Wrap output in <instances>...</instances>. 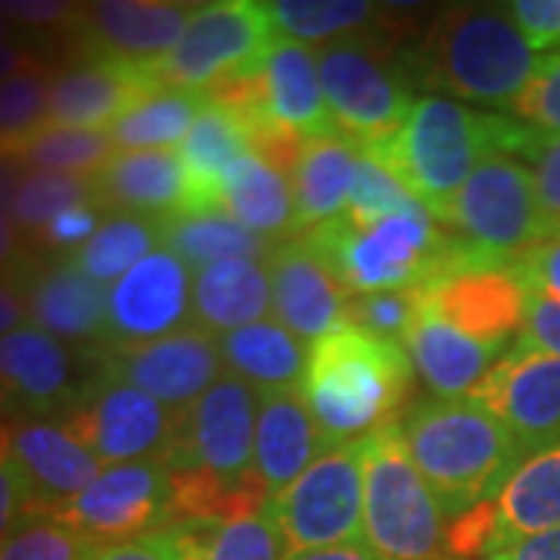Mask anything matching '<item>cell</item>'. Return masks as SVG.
<instances>
[{
	"instance_id": "obj_1",
	"label": "cell",
	"mask_w": 560,
	"mask_h": 560,
	"mask_svg": "<svg viewBox=\"0 0 560 560\" xmlns=\"http://www.w3.org/2000/svg\"><path fill=\"white\" fill-rule=\"evenodd\" d=\"M533 128L508 116L477 113L452 97L423 94L411 106L399 135L371 153L433 219L442 221L464 180L486 156L523 153Z\"/></svg>"
},
{
	"instance_id": "obj_2",
	"label": "cell",
	"mask_w": 560,
	"mask_h": 560,
	"mask_svg": "<svg viewBox=\"0 0 560 560\" xmlns=\"http://www.w3.org/2000/svg\"><path fill=\"white\" fill-rule=\"evenodd\" d=\"M396 427L448 521L495 499L526 460L508 427L467 396L418 401Z\"/></svg>"
},
{
	"instance_id": "obj_3",
	"label": "cell",
	"mask_w": 560,
	"mask_h": 560,
	"mask_svg": "<svg viewBox=\"0 0 560 560\" xmlns=\"http://www.w3.org/2000/svg\"><path fill=\"white\" fill-rule=\"evenodd\" d=\"M415 364L405 346L342 324L312 342L302 393L330 445L361 442L396 423Z\"/></svg>"
},
{
	"instance_id": "obj_4",
	"label": "cell",
	"mask_w": 560,
	"mask_h": 560,
	"mask_svg": "<svg viewBox=\"0 0 560 560\" xmlns=\"http://www.w3.org/2000/svg\"><path fill=\"white\" fill-rule=\"evenodd\" d=\"M541 54L523 38L508 7L458 3L442 10L418 50L427 88L492 109H511L539 72Z\"/></svg>"
},
{
	"instance_id": "obj_5",
	"label": "cell",
	"mask_w": 560,
	"mask_h": 560,
	"mask_svg": "<svg viewBox=\"0 0 560 560\" xmlns=\"http://www.w3.org/2000/svg\"><path fill=\"white\" fill-rule=\"evenodd\" d=\"M300 241L352 296L427 287L440 278L452 249V234L442 231L427 209L374 224H352L340 215L302 234Z\"/></svg>"
},
{
	"instance_id": "obj_6",
	"label": "cell",
	"mask_w": 560,
	"mask_h": 560,
	"mask_svg": "<svg viewBox=\"0 0 560 560\" xmlns=\"http://www.w3.org/2000/svg\"><path fill=\"white\" fill-rule=\"evenodd\" d=\"M448 517L389 423L364 440V545L377 560H445Z\"/></svg>"
},
{
	"instance_id": "obj_7",
	"label": "cell",
	"mask_w": 560,
	"mask_h": 560,
	"mask_svg": "<svg viewBox=\"0 0 560 560\" xmlns=\"http://www.w3.org/2000/svg\"><path fill=\"white\" fill-rule=\"evenodd\" d=\"M442 224L480 261L511 268L533 246L551 241L529 165L514 153H492L464 180Z\"/></svg>"
},
{
	"instance_id": "obj_8",
	"label": "cell",
	"mask_w": 560,
	"mask_h": 560,
	"mask_svg": "<svg viewBox=\"0 0 560 560\" xmlns=\"http://www.w3.org/2000/svg\"><path fill=\"white\" fill-rule=\"evenodd\" d=\"M265 3L219 0L194 10L180 40L153 66L160 88L212 94L221 84L249 79L275 47Z\"/></svg>"
},
{
	"instance_id": "obj_9",
	"label": "cell",
	"mask_w": 560,
	"mask_h": 560,
	"mask_svg": "<svg viewBox=\"0 0 560 560\" xmlns=\"http://www.w3.org/2000/svg\"><path fill=\"white\" fill-rule=\"evenodd\" d=\"M287 555L364 541V440L334 445L268 501Z\"/></svg>"
},
{
	"instance_id": "obj_10",
	"label": "cell",
	"mask_w": 560,
	"mask_h": 560,
	"mask_svg": "<svg viewBox=\"0 0 560 560\" xmlns=\"http://www.w3.org/2000/svg\"><path fill=\"white\" fill-rule=\"evenodd\" d=\"M259 393L234 374H221L200 399L180 408L162 460L168 470H197L224 482H253Z\"/></svg>"
},
{
	"instance_id": "obj_11",
	"label": "cell",
	"mask_w": 560,
	"mask_h": 560,
	"mask_svg": "<svg viewBox=\"0 0 560 560\" xmlns=\"http://www.w3.org/2000/svg\"><path fill=\"white\" fill-rule=\"evenodd\" d=\"M318 75L337 131L361 150L396 138L418 101L399 69L374 57L359 40H337L318 50Z\"/></svg>"
},
{
	"instance_id": "obj_12",
	"label": "cell",
	"mask_w": 560,
	"mask_h": 560,
	"mask_svg": "<svg viewBox=\"0 0 560 560\" xmlns=\"http://www.w3.org/2000/svg\"><path fill=\"white\" fill-rule=\"evenodd\" d=\"M47 517L91 548L153 536L172 523V470L162 458L103 467L97 480Z\"/></svg>"
},
{
	"instance_id": "obj_13",
	"label": "cell",
	"mask_w": 560,
	"mask_h": 560,
	"mask_svg": "<svg viewBox=\"0 0 560 560\" xmlns=\"http://www.w3.org/2000/svg\"><path fill=\"white\" fill-rule=\"evenodd\" d=\"M175 420L178 411L165 408L131 383L103 374L97 361V377L88 383L79 405L62 423L94 452L103 467H113L162 458L175 433Z\"/></svg>"
},
{
	"instance_id": "obj_14",
	"label": "cell",
	"mask_w": 560,
	"mask_h": 560,
	"mask_svg": "<svg viewBox=\"0 0 560 560\" xmlns=\"http://www.w3.org/2000/svg\"><path fill=\"white\" fill-rule=\"evenodd\" d=\"M470 401L499 418L523 458L560 442V359L529 346H514L470 389Z\"/></svg>"
},
{
	"instance_id": "obj_15",
	"label": "cell",
	"mask_w": 560,
	"mask_h": 560,
	"mask_svg": "<svg viewBox=\"0 0 560 560\" xmlns=\"http://www.w3.org/2000/svg\"><path fill=\"white\" fill-rule=\"evenodd\" d=\"M97 361L103 374L138 386L172 411L200 399L224 374L215 334L197 324L153 342L106 346L97 352Z\"/></svg>"
},
{
	"instance_id": "obj_16",
	"label": "cell",
	"mask_w": 560,
	"mask_h": 560,
	"mask_svg": "<svg viewBox=\"0 0 560 560\" xmlns=\"http://www.w3.org/2000/svg\"><path fill=\"white\" fill-rule=\"evenodd\" d=\"M79 355L66 342L25 324L0 337V418L62 420L91 381H81Z\"/></svg>"
},
{
	"instance_id": "obj_17",
	"label": "cell",
	"mask_w": 560,
	"mask_h": 560,
	"mask_svg": "<svg viewBox=\"0 0 560 560\" xmlns=\"http://www.w3.org/2000/svg\"><path fill=\"white\" fill-rule=\"evenodd\" d=\"M106 346H138L194 324V271L160 246L106 290Z\"/></svg>"
},
{
	"instance_id": "obj_18",
	"label": "cell",
	"mask_w": 560,
	"mask_h": 560,
	"mask_svg": "<svg viewBox=\"0 0 560 560\" xmlns=\"http://www.w3.org/2000/svg\"><path fill=\"white\" fill-rule=\"evenodd\" d=\"M156 91L160 84L153 79V66L88 54L84 60L54 72L47 125L106 131Z\"/></svg>"
},
{
	"instance_id": "obj_19",
	"label": "cell",
	"mask_w": 560,
	"mask_h": 560,
	"mask_svg": "<svg viewBox=\"0 0 560 560\" xmlns=\"http://www.w3.org/2000/svg\"><path fill=\"white\" fill-rule=\"evenodd\" d=\"M423 290L427 305L467 337L508 346L523 327L526 287L514 265H452Z\"/></svg>"
},
{
	"instance_id": "obj_20",
	"label": "cell",
	"mask_w": 560,
	"mask_h": 560,
	"mask_svg": "<svg viewBox=\"0 0 560 560\" xmlns=\"http://www.w3.org/2000/svg\"><path fill=\"white\" fill-rule=\"evenodd\" d=\"M271 275V312L293 337L318 342L330 330L349 324L352 293L340 278L300 241L275 243L268 256Z\"/></svg>"
},
{
	"instance_id": "obj_21",
	"label": "cell",
	"mask_w": 560,
	"mask_h": 560,
	"mask_svg": "<svg viewBox=\"0 0 560 560\" xmlns=\"http://www.w3.org/2000/svg\"><path fill=\"white\" fill-rule=\"evenodd\" d=\"M194 3L168 0H94L79 7V25L88 54L156 66L175 47L194 16Z\"/></svg>"
},
{
	"instance_id": "obj_22",
	"label": "cell",
	"mask_w": 560,
	"mask_h": 560,
	"mask_svg": "<svg viewBox=\"0 0 560 560\" xmlns=\"http://www.w3.org/2000/svg\"><path fill=\"white\" fill-rule=\"evenodd\" d=\"M10 455L32 489L38 514H54L60 504L88 489L103 470L94 452L62 420L50 418L13 420Z\"/></svg>"
},
{
	"instance_id": "obj_23",
	"label": "cell",
	"mask_w": 560,
	"mask_h": 560,
	"mask_svg": "<svg viewBox=\"0 0 560 560\" xmlns=\"http://www.w3.org/2000/svg\"><path fill=\"white\" fill-rule=\"evenodd\" d=\"M28 324L66 346L109 342L106 287L88 278L72 256L40 265L22 283Z\"/></svg>"
},
{
	"instance_id": "obj_24",
	"label": "cell",
	"mask_w": 560,
	"mask_h": 560,
	"mask_svg": "<svg viewBox=\"0 0 560 560\" xmlns=\"http://www.w3.org/2000/svg\"><path fill=\"white\" fill-rule=\"evenodd\" d=\"M175 150L187 178V209H221V180L228 168L256 150L253 116L241 103L209 97Z\"/></svg>"
},
{
	"instance_id": "obj_25",
	"label": "cell",
	"mask_w": 560,
	"mask_h": 560,
	"mask_svg": "<svg viewBox=\"0 0 560 560\" xmlns=\"http://www.w3.org/2000/svg\"><path fill=\"white\" fill-rule=\"evenodd\" d=\"M334 448L312 415L302 389L259 393L256 420V474L268 501L280 495L293 480Z\"/></svg>"
},
{
	"instance_id": "obj_26",
	"label": "cell",
	"mask_w": 560,
	"mask_h": 560,
	"mask_svg": "<svg viewBox=\"0 0 560 560\" xmlns=\"http://www.w3.org/2000/svg\"><path fill=\"white\" fill-rule=\"evenodd\" d=\"M405 352L420 374V381L433 389L436 399H464L470 389L495 368L504 355L501 342H482L467 337L455 324L442 318L430 305L415 320L405 337Z\"/></svg>"
},
{
	"instance_id": "obj_27",
	"label": "cell",
	"mask_w": 560,
	"mask_h": 560,
	"mask_svg": "<svg viewBox=\"0 0 560 560\" xmlns=\"http://www.w3.org/2000/svg\"><path fill=\"white\" fill-rule=\"evenodd\" d=\"M91 187L103 212L168 219L187 209V178L178 150L116 153L91 175Z\"/></svg>"
},
{
	"instance_id": "obj_28",
	"label": "cell",
	"mask_w": 560,
	"mask_h": 560,
	"mask_svg": "<svg viewBox=\"0 0 560 560\" xmlns=\"http://www.w3.org/2000/svg\"><path fill=\"white\" fill-rule=\"evenodd\" d=\"M495 526L486 555L560 529V442L526 458L492 499Z\"/></svg>"
},
{
	"instance_id": "obj_29",
	"label": "cell",
	"mask_w": 560,
	"mask_h": 560,
	"mask_svg": "<svg viewBox=\"0 0 560 560\" xmlns=\"http://www.w3.org/2000/svg\"><path fill=\"white\" fill-rule=\"evenodd\" d=\"M359 143L346 135L305 140L290 168L293 206H296V237L315 231L327 221L340 219L349 206V190L359 165Z\"/></svg>"
},
{
	"instance_id": "obj_30",
	"label": "cell",
	"mask_w": 560,
	"mask_h": 560,
	"mask_svg": "<svg viewBox=\"0 0 560 560\" xmlns=\"http://www.w3.org/2000/svg\"><path fill=\"white\" fill-rule=\"evenodd\" d=\"M221 364L228 374L249 383L256 393L302 389L312 349L293 337L280 320L265 318L246 324L241 330H228L215 337Z\"/></svg>"
},
{
	"instance_id": "obj_31",
	"label": "cell",
	"mask_w": 560,
	"mask_h": 560,
	"mask_svg": "<svg viewBox=\"0 0 560 560\" xmlns=\"http://www.w3.org/2000/svg\"><path fill=\"white\" fill-rule=\"evenodd\" d=\"M221 209L261 241L283 243L296 237L290 175L256 150L228 168L221 180Z\"/></svg>"
},
{
	"instance_id": "obj_32",
	"label": "cell",
	"mask_w": 560,
	"mask_h": 560,
	"mask_svg": "<svg viewBox=\"0 0 560 560\" xmlns=\"http://www.w3.org/2000/svg\"><path fill=\"white\" fill-rule=\"evenodd\" d=\"M268 308L271 275L265 259H228L194 275V324L215 337L265 320Z\"/></svg>"
},
{
	"instance_id": "obj_33",
	"label": "cell",
	"mask_w": 560,
	"mask_h": 560,
	"mask_svg": "<svg viewBox=\"0 0 560 560\" xmlns=\"http://www.w3.org/2000/svg\"><path fill=\"white\" fill-rule=\"evenodd\" d=\"M178 560H283L287 545L268 504L228 521H180L156 533Z\"/></svg>"
},
{
	"instance_id": "obj_34",
	"label": "cell",
	"mask_w": 560,
	"mask_h": 560,
	"mask_svg": "<svg viewBox=\"0 0 560 560\" xmlns=\"http://www.w3.org/2000/svg\"><path fill=\"white\" fill-rule=\"evenodd\" d=\"M162 246L175 253L194 275L228 259H268L275 249V243L261 241L224 209H184L162 219Z\"/></svg>"
},
{
	"instance_id": "obj_35",
	"label": "cell",
	"mask_w": 560,
	"mask_h": 560,
	"mask_svg": "<svg viewBox=\"0 0 560 560\" xmlns=\"http://www.w3.org/2000/svg\"><path fill=\"white\" fill-rule=\"evenodd\" d=\"M206 94L178 91V88H160L135 109H128L116 125L106 128L109 140L119 153L131 150H175L187 138L190 125L197 121L206 106Z\"/></svg>"
},
{
	"instance_id": "obj_36",
	"label": "cell",
	"mask_w": 560,
	"mask_h": 560,
	"mask_svg": "<svg viewBox=\"0 0 560 560\" xmlns=\"http://www.w3.org/2000/svg\"><path fill=\"white\" fill-rule=\"evenodd\" d=\"M162 246V219L131 215V212H106L101 231L72 253V259L88 278L103 283L106 290L128 275L140 259Z\"/></svg>"
},
{
	"instance_id": "obj_37",
	"label": "cell",
	"mask_w": 560,
	"mask_h": 560,
	"mask_svg": "<svg viewBox=\"0 0 560 560\" xmlns=\"http://www.w3.org/2000/svg\"><path fill=\"white\" fill-rule=\"evenodd\" d=\"M265 13L275 35L296 44H337L381 16V7L368 0H268Z\"/></svg>"
},
{
	"instance_id": "obj_38",
	"label": "cell",
	"mask_w": 560,
	"mask_h": 560,
	"mask_svg": "<svg viewBox=\"0 0 560 560\" xmlns=\"http://www.w3.org/2000/svg\"><path fill=\"white\" fill-rule=\"evenodd\" d=\"M28 172H69V175H94L119 150L106 131H81V128H57L47 125L25 138L16 147L3 150Z\"/></svg>"
},
{
	"instance_id": "obj_39",
	"label": "cell",
	"mask_w": 560,
	"mask_h": 560,
	"mask_svg": "<svg viewBox=\"0 0 560 560\" xmlns=\"http://www.w3.org/2000/svg\"><path fill=\"white\" fill-rule=\"evenodd\" d=\"M94 202L91 175H69V172H28L20 194L13 200L10 219L28 241L44 231L60 212L72 206Z\"/></svg>"
},
{
	"instance_id": "obj_40",
	"label": "cell",
	"mask_w": 560,
	"mask_h": 560,
	"mask_svg": "<svg viewBox=\"0 0 560 560\" xmlns=\"http://www.w3.org/2000/svg\"><path fill=\"white\" fill-rule=\"evenodd\" d=\"M50 81L54 72L40 62L0 81V153L47 128Z\"/></svg>"
},
{
	"instance_id": "obj_41",
	"label": "cell",
	"mask_w": 560,
	"mask_h": 560,
	"mask_svg": "<svg viewBox=\"0 0 560 560\" xmlns=\"http://www.w3.org/2000/svg\"><path fill=\"white\" fill-rule=\"evenodd\" d=\"M418 209L423 206L401 187L396 175L371 150H361L352 190H349V206H346L342 219H349L352 224H374V221L418 212Z\"/></svg>"
},
{
	"instance_id": "obj_42",
	"label": "cell",
	"mask_w": 560,
	"mask_h": 560,
	"mask_svg": "<svg viewBox=\"0 0 560 560\" xmlns=\"http://www.w3.org/2000/svg\"><path fill=\"white\" fill-rule=\"evenodd\" d=\"M427 305L423 287L408 290H383V293H361L349 300V324L381 337V340L405 342L408 330Z\"/></svg>"
},
{
	"instance_id": "obj_43",
	"label": "cell",
	"mask_w": 560,
	"mask_h": 560,
	"mask_svg": "<svg viewBox=\"0 0 560 560\" xmlns=\"http://www.w3.org/2000/svg\"><path fill=\"white\" fill-rule=\"evenodd\" d=\"M91 545L60 521L35 514L0 539V560H88Z\"/></svg>"
},
{
	"instance_id": "obj_44",
	"label": "cell",
	"mask_w": 560,
	"mask_h": 560,
	"mask_svg": "<svg viewBox=\"0 0 560 560\" xmlns=\"http://www.w3.org/2000/svg\"><path fill=\"white\" fill-rule=\"evenodd\" d=\"M541 135H560V50L545 54L536 79L508 109Z\"/></svg>"
},
{
	"instance_id": "obj_45",
	"label": "cell",
	"mask_w": 560,
	"mask_h": 560,
	"mask_svg": "<svg viewBox=\"0 0 560 560\" xmlns=\"http://www.w3.org/2000/svg\"><path fill=\"white\" fill-rule=\"evenodd\" d=\"M523 156L529 160V172L536 180V197L551 237H560V135H541L533 128Z\"/></svg>"
},
{
	"instance_id": "obj_46",
	"label": "cell",
	"mask_w": 560,
	"mask_h": 560,
	"mask_svg": "<svg viewBox=\"0 0 560 560\" xmlns=\"http://www.w3.org/2000/svg\"><path fill=\"white\" fill-rule=\"evenodd\" d=\"M103 219H106V212H103L97 202L72 206V209L60 212L57 219L50 221L44 231H38L28 243H35L44 253H66V256H72V253H79L81 246L101 231Z\"/></svg>"
},
{
	"instance_id": "obj_47",
	"label": "cell",
	"mask_w": 560,
	"mask_h": 560,
	"mask_svg": "<svg viewBox=\"0 0 560 560\" xmlns=\"http://www.w3.org/2000/svg\"><path fill=\"white\" fill-rule=\"evenodd\" d=\"M523 287H526V312H523L521 340L517 342L560 359V300L541 293L529 283H523Z\"/></svg>"
},
{
	"instance_id": "obj_48",
	"label": "cell",
	"mask_w": 560,
	"mask_h": 560,
	"mask_svg": "<svg viewBox=\"0 0 560 560\" xmlns=\"http://www.w3.org/2000/svg\"><path fill=\"white\" fill-rule=\"evenodd\" d=\"M504 7L536 54L560 50V0H514Z\"/></svg>"
},
{
	"instance_id": "obj_49",
	"label": "cell",
	"mask_w": 560,
	"mask_h": 560,
	"mask_svg": "<svg viewBox=\"0 0 560 560\" xmlns=\"http://www.w3.org/2000/svg\"><path fill=\"white\" fill-rule=\"evenodd\" d=\"M35 499L28 482L22 480L13 455H0V539H7L13 529H20L28 517H35Z\"/></svg>"
},
{
	"instance_id": "obj_50",
	"label": "cell",
	"mask_w": 560,
	"mask_h": 560,
	"mask_svg": "<svg viewBox=\"0 0 560 560\" xmlns=\"http://www.w3.org/2000/svg\"><path fill=\"white\" fill-rule=\"evenodd\" d=\"M514 271L521 275L523 283L536 287L541 293L560 300V237L533 246L514 261Z\"/></svg>"
},
{
	"instance_id": "obj_51",
	"label": "cell",
	"mask_w": 560,
	"mask_h": 560,
	"mask_svg": "<svg viewBox=\"0 0 560 560\" xmlns=\"http://www.w3.org/2000/svg\"><path fill=\"white\" fill-rule=\"evenodd\" d=\"M0 13L10 25L57 28V25H72L79 7L62 0H0Z\"/></svg>"
},
{
	"instance_id": "obj_52",
	"label": "cell",
	"mask_w": 560,
	"mask_h": 560,
	"mask_svg": "<svg viewBox=\"0 0 560 560\" xmlns=\"http://www.w3.org/2000/svg\"><path fill=\"white\" fill-rule=\"evenodd\" d=\"M88 560H178L168 545L153 533V536H143V539L131 541H116V545H97L88 551Z\"/></svg>"
},
{
	"instance_id": "obj_53",
	"label": "cell",
	"mask_w": 560,
	"mask_h": 560,
	"mask_svg": "<svg viewBox=\"0 0 560 560\" xmlns=\"http://www.w3.org/2000/svg\"><path fill=\"white\" fill-rule=\"evenodd\" d=\"M25 324H28V305L22 296L20 280L0 275V337L20 330Z\"/></svg>"
},
{
	"instance_id": "obj_54",
	"label": "cell",
	"mask_w": 560,
	"mask_h": 560,
	"mask_svg": "<svg viewBox=\"0 0 560 560\" xmlns=\"http://www.w3.org/2000/svg\"><path fill=\"white\" fill-rule=\"evenodd\" d=\"M501 555H508V560H560V529H548L541 536L517 541Z\"/></svg>"
},
{
	"instance_id": "obj_55",
	"label": "cell",
	"mask_w": 560,
	"mask_h": 560,
	"mask_svg": "<svg viewBox=\"0 0 560 560\" xmlns=\"http://www.w3.org/2000/svg\"><path fill=\"white\" fill-rule=\"evenodd\" d=\"M25 175H28V168H25L16 156L0 153V212H3V215H10L13 200H16V194H20Z\"/></svg>"
},
{
	"instance_id": "obj_56",
	"label": "cell",
	"mask_w": 560,
	"mask_h": 560,
	"mask_svg": "<svg viewBox=\"0 0 560 560\" xmlns=\"http://www.w3.org/2000/svg\"><path fill=\"white\" fill-rule=\"evenodd\" d=\"M28 66H35V57H32V50L22 44L20 35L0 38V81L16 75L22 69H28Z\"/></svg>"
},
{
	"instance_id": "obj_57",
	"label": "cell",
	"mask_w": 560,
	"mask_h": 560,
	"mask_svg": "<svg viewBox=\"0 0 560 560\" xmlns=\"http://www.w3.org/2000/svg\"><path fill=\"white\" fill-rule=\"evenodd\" d=\"M283 560H377L364 541L334 545V548H315V551H293Z\"/></svg>"
},
{
	"instance_id": "obj_58",
	"label": "cell",
	"mask_w": 560,
	"mask_h": 560,
	"mask_svg": "<svg viewBox=\"0 0 560 560\" xmlns=\"http://www.w3.org/2000/svg\"><path fill=\"white\" fill-rule=\"evenodd\" d=\"M22 256V234L20 228L13 224L10 215L0 212V275H7L13 265H20Z\"/></svg>"
},
{
	"instance_id": "obj_59",
	"label": "cell",
	"mask_w": 560,
	"mask_h": 560,
	"mask_svg": "<svg viewBox=\"0 0 560 560\" xmlns=\"http://www.w3.org/2000/svg\"><path fill=\"white\" fill-rule=\"evenodd\" d=\"M7 35H16V32H13V25L3 20V13H0V38H7Z\"/></svg>"
},
{
	"instance_id": "obj_60",
	"label": "cell",
	"mask_w": 560,
	"mask_h": 560,
	"mask_svg": "<svg viewBox=\"0 0 560 560\" xmlns=\"http://www.w3.org/2000/svg\"><path fill=\"white\" fill-rule=\"evenodd\" d=\"M480 560H508V555H501V551H492V555H482Z\"/></svg>"
},
{
	"instance_id": "obj_61",
	"label": "cell",
	"mask_w": 560,
	"mask_h": 560,
	"mask_svg": "<svg viewBox=\"0 0 560 560\" xmlns=\"http://www.w3.org/2000/svg\"><path fill=\"white\" fill-rule=\"evenodd\" d=\"M445 560H458V558H445Z\"/></svg>"
}]
</instances>
